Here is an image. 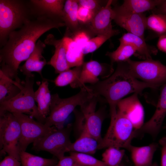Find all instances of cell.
Here are the masks:
<instances>
[{
  "label": "cell",
  "mask_w": 166,
  "mask_h": 166,
  "mask_svg": "<svg viewBox=\"0 0 166 166\" xmlns=\"http://www.w3.org/2000/svg\"><path fill=\"white\" fill-rule=\"evenodd\" d=\"M65 26L60 20L45 15H38L26 22L18 30L11 32L0 50V70L18 83L20 63L26 61L33 51L38 38L49 30Z\"/></svg>",
  "instance_id": "obj_1"
},
{
  "label": "cell",
  "mask_w": 166,
  "mask_h": 166,
  "mask_svg": "<svg viewBox=\"0 0 166 166\" xmlns=\"http://www.w3.org/2000/svg\"><path fill=\"white\" fill-rule=\"evenodd\" d=\"M115 70L109 77L86 88L94 96L104 98L109 105L111 117L117 111V105L123 98L131 93L141 94L147 88L157 89L152 85L139 81L130 73L126 61L117 63Z\"/></svg>",
  "instance_id": "obj_2"
},
{
  "label": "cell",
  "mask_w": 166,
  "mask_h": 166,
  "mask_svg": "<svg viewBox=\"0 0 166 166\" xmlns=\"http://www.w3.org/2000/svg\"><path fill=\"white\" fill-rule=\"evenodd\" d=\"M37 15L30 0H0V47L5 45L11 32Z\"/></svg>",
  "instance_id": "obj_3"
},
{
  "label": "cell",
  "mask_w": 166,
  "mask_h": 166,
  "mask_svg": "<svg viewBox=\"0 0 166 166\" xmlns=\"http://www.w3.org/2000/svg\"><path fill=\"white\" fill-rule=\"evenodd\" d=\"M94 96L85 86L81 88L78 93L68 98H61L57 93L52 95L49 113L44 124L48 127L63 128L65 120L75 108L81 106Z\"/></svg>",
  "instance_id": "obj_4"
},
{
  "label": "cell",
  "mask_w": 166,
  "mask_h": 166,
  "mask_svg": "<svg viewBox=\"0 0 166 166\" xmlns=\"http://www.w3.org/2000/svg\"><path fill=\"white\" fill-rule=\"evenodd\" d=\"M135 130L130 121L117 110L115 115L111 118L109 127L98 144V150L109 147L128 150L135 138Z\"/></svg>",
  "instance_id": "obj_5"
},
{
  "label": "cell",
  "mask_w": 166,
  "mask_h": 166,
  "mask_svg": "<svg viewBox=\"0 0 166 166\" xmlns=\"http://www.w3.org/2000/svg\"><path fill=\"white\" fill-rule=\"evenodd\" d=\"M34 75L26 76L22 81V86L20 93L10 100L0 103V113L8 112L28 114L32 118L44 124L35 104L33 86Z\"/></svg>",
  "instance_id": "obj_6"
},
{
  "label": "cell",
  "mask_w": 166,
  "mask_h": 166,
  "mask_svg": "<svg viewBox=\"0 0 166 166\" xmlns=\"http://www.w3.org/2000/svg\"><path fill=\"white\" fill-rule=\"evenodd\" d=\"M99 97L94 96L91 99L80 106V112H74L76 121L81 127V132L88 133L96 139L99 144L101 141V130L105 117V108L96 111Z\"/></svg>",
  "instance_id": "obj_7"
},
{
  "label": "cell",
  "mask_w": 166,
  "mask_h": 166,
  "mask_svg": "<svg viewBox=\"0 0 166 166\" xmlns=\"http://www.w3.org/2000/svg\"><path fill=\"white\" fill-rule=\"evenodd\" d=\"M129 72L137 79L155 86L157 89L166 83V65L159 60L127 61Z\"/></svg>",
  "instance_id": "obj_8"
},
{
  "label": "cell",
  "mask_w": 166,
  "mask_h": 166,
  "mask_svg": "<svg viewBox=\"0 0 166 166\" xmlns=\"http://www.w3.org/2000/svg\"><path fill=\"white\" fill-rule=\"evenodd\" d=\"M21 136L19 124L11 113H0V149L20 161L18 145Z\"/></svg>",
  "instance_id": "obj_9"
},
{
  "label": "cell",
  "mask_w": 166,
  "mask_h": 166,
  "mask_svg": "<svg viewBox=\"0 0 166 166\" xmlns=\"http://www.w3.org/2000/svg\"><path fill=\"white\" fill-rule=\"evenodd\" d=\"M72 125L52 131L33 143V149L37 151H44L59 160L64 156L66 150L72 143L70 139Z\"/></svg>",
  "instance_id": "obj_10"
},
{
  "label": "cell",
  "mask_w": 166,
  "mask_h": 166,
  "mask_svg": "<svg viewBox=\"0 0 166 166\" xmlns=\"http://www.w3.org/2000/svg\"><path fill=\"white\" fill-rule=\"evenodd\" d=\"M12 113L18 120L20 127L21 136L18 145L19 152L26 151L30 144L33 143L56 128L54 126L47 127L44 124L35 121L25 114Z\"/></svg>",
  "instance_id": "obj_11"
},
{
  "label": "cell",
  "mask_w": 166,
  "mask_h": 166,
  "mask_svg": "<svg viewBox=\"0 0 166 166\" xmlns=\"http://www.w3.org/2000/svg\"><path fill=\"white\" fill-rule=\"evenodd\" d=\"M113 65L111 63H101L93 60L84 62L79 77L70 86L73 88H81L86 83L96 84L100 81L99 77L105 79L113 73Z\"/></svg>",
  "instance_id": "obj_12"
},
{
  "label": "cell",
  "mask_w": 166,
  "mask_h": 166,
  "mask_svg": "<svg viewBox=\"0 0 166 166\" xmlns=\"http://www.w3.org/2000/svg\"><path fill=\"white\" fill-rule=\"evenodd\" d=\"M113 9L114 13L113 20L117 24L126 30L128 32L145 39L146 17L144 14L132 12L121 6H116Z\"/></svg>",
  "instance_id": "obj_13"
},
{
  "label": "cell",
  "mask_w": 166,
  "mask_h": 166,
  "mask_svg": "<svg viewBox=\"0 0 166 166\" xmlns=\"http://www.w3.org/2000/svg\"><path fill=\"white\" fill-rule=\"evenodd\" d=\"M155 111L151 118L138 129L135 131V137L148 134L156 138L160 132L166 116V83L160 87Z\"/></svg>",
  "instance_id": "obj_14"
},
{
  "label": "cell",
  "mask_w": 166,
  "mask_h": 166,
  "mask_svg": "<svg viewBox=\"0 0 166 166\" xmlns=\"http://www.w3.org/2000/svg\"><path fill=\"white\" fill-rule=\"evenodd\" d=\"M113 2L112 0H108L106 4L95 15L91 22L82 26L81 30L86 32L91 38L112 31L113 29L112 21L114 15L112 7Z\"/></svg>",
  "instance_id": "obj_15"
},
{
  "label": "cell",
  "mask_w": 166,
  "mask_h": 166,
  "mask_svg": "<svg viewBox=\"0 0 166 166\" xmlns=\"http://www.w3.org/2000/svg\"><path fill=\"white\" fill-rule=\"evenodd\" d=\"M138 93H134L122 99L117 103V110L127 118L135 129L140 128L144 124V112L139 100Z\"/></svg>",
  "instance_id": "obj_16"
},
{
  "label": "cell",
  "mask_w": 166,
  "mask_h": 166,
  "mask_svg": "<svg viewBox=\"0 0 166 166\" xmlns=\"http://www.w3.org/2000/svg\"><path fill=\"white\" fill-rule=\"evenodd\" d=\"M44 42L55 48L54 53L47 64L54 68L55 73L59 74L70 69L66 59V46L63 38L57 39L53 34H49L47 36Z\"/></svg>",
  "instance_id": "obj_17"
},
{
  "label": "cell",
  "mask_w": 166,
  "mask_h": 166,
  "mask_svg": "<svg viewBox=\"0 0 166 166\" xmlns=\"http://www.w3.org/2000/svg\"><path fill=\"white\" fill-rule=\"evenodd\" d=\"M46 44L40 40L37 42L34 49L26 62L19 68L20 71L26 76H30L34 74L32 72L38 73L43 78L42 70L47 63L42 55Z\"/></svg>",
  "instance_id": "obj_18"
},
{
  "label": "cell",
  "mask_w": 166,
  "mask_h": 166,
  "mask_svg": "<svg viewBox=\"0 0 166 166\" xmlns=\"http://www.w3.org/2000/svg\"><path fill=\"white\" fill-rule=\"evenodd\" d=\"M36 13L45 15L63 22V10L65 1L64 0H30Z\"/></svg>",
  "instance_id": "obj_19"
},
{
  "label": "cell",
  "mask_w": 166,
  "mask_h": 166,
  "mask_svg": "<svg viewBox=\"0 0 166 166\" xmlns=\"http://www.w3.org/2000/svg\"><path fill=\"white\" fill-rule=\"evenodd\" d=\"M120 44H127L133 46L136 50L135 56L143 60L152 59V55H156V48L146 44L145 39L130 33L124 34L119 38Z\"/></svg>",
  "instance_id": "obj_20"
},
{
  "label": "cell",
  "mask_w": 166,
  "mask_h": 166,
  "mask_svg": "<svg viewBox=\"0 0 166 166\" xmlns=\"http://www.w3.org/2000/svg\"><path fill=\"white\" fill-rule=\"evenodd\" d=\"M79 5L77 0H65L63 10V19L66 29L65 35L73 36L81 31V26L77 17Z\"/></svg>",
  "instance_id": "obj_21"
},
{
  "label": "cell",
  "mask_w": 166,
  "mask_h": 166,
  "mask_svg": "<svg viewBox=\"0 0 166 166\" xmlns=\"http://www.w3.org/2000/svg\"><path fill=\"white\" fill-rule=\"evenodd\" d=\"M158 147V144L153 142L141 147L131 145L128 150L131 152L134 166H147L152 163L154 154Z\"/></svg>",
  "instance_id": "obj_22"
},
{
  "label": "cell",
  "mask_w": 166,
  "mask_h": 166,
  "mask_svg": "<svg viewBox=\"0 0 166 166\" xmlns=\"http://www.w3.org/2000/svg\"><path fill=\"white\" fill-rule=\"evenodd\" d=\"M52 95L49 88L47 80H43L38 89L34 93V99L38 104L39 114L44 124L49 115L51 101Z\"/></svg>",
  "instance_id": "obj_23"
},
{
  "label": "cell",
  "mask_w": 166,
  "mask_h": 166,
  "mask_svg": "<svg viewBox=\"0 0 166 166\" xmlns=\"http://www.w3.org/2000/svg\"><path fill=\"white\" fill-rule=\"evenodd\" d=\"M80 136L67 148L66 152H74L92 155L97 150L99 143L94 138L85 131H81Z\"/></svg>",
  "instance_id": "obj_24"
},
{
  "label": "cell",
  "mask_w": 166,
  "mask_h": 166,
  "mask_svg": "<svg viewBox=\"0 0 166 166\" xmlns=\"http://www.w3.org/2000/svg\"><path fill=\"white\" fill-rule=\"evenodd\" d=\"M22 85L8 77L0 71V103L12 99L20 92Z\"/></svg>",
  "instance_id": "obj_25"
},
{
  "label": "cell",
  "mask_w": 166,
  "mask_h": 166,
  "mask_svg": "<svg viewBox=\"0 0 166 166\" xmlns=\"http://www.w3.org/2000/svg\"><path fill=\"white\" fill-rule=\"evenodd\" d=\"M63 38L66 44V57L69 66L71 68L81 66L84 55L82 49L72 38L65 35Z\"/></svg>",
  "instance_id": "obj_26"
},
{
  "label": "cell",
  "mask_w": 166,
  "mask_h": 166,
  "mask_svg": "<svg viewBox=\"0 0 166 166\" xmlns=\"http://www.w3.org/2000/svg\"><path fill=\"white\" fill-rule=\"evenodd\" d=\"M165 0H124L121 6L129 11L138 14L153 10Z\"/></svg>",
  "instance_id": "obj_27"
},
{
  "label": "cell",
  "mask_w": 166,
  "mask_h": 166,
  "mask_svg": "<svg viewBox=\"0 0 166 166\" xmlns=\"http://www.w3.org/2000/svg\"><path fill=\"white\" fill-rule=\"evenodd\" d=\"M21 166H55L58 159L45 158L34 155L26 151L20 152Z\"/></svg>",
  "instance_id": "obj_28"
},
{
  "label": "cell",
  "mask_w": 166,
  "mask_h": 166,
  "mask_svg": "<svg viewBox=\"0 0 166 166\" xmlns=\"http://www.w3.org/2000/svg\"><path fill=\"white\" fill-rule=\"evenodd\" d=\"M136 50L132 45L127 44H120L117 49L112 52H108L105 55L108 57L111 63L126 61L132 55H135Z\"/></svg>",
  "instance_id": "obj_29"
},
{
  "label": "cell",
  "mask_w": 166,
  "mask_h": 166,
  "mask_svg": "<svg viewBox=\"0 0 166 166\" xmlns=\"http://www.w3.org/2000/svg\"><path fill=\"white\" fill-rule=\"evenodd\" d=\"M120 33L119 30L113 29L110 32L98 34L92 38L82 48L83 53L85 55L95 51L108 39Z\"/></svg>",
  "instance_id": "obj_30"
},
{
  "label": "cell",
  "mask_w": 166,
  "mask_h": 166,
  "mask_svg": "<svg viewBox=\"0 0 166 166\" xmlns=\"http://www.w3.org/2000/svg\"><path fill=\"white\" fill-rule=\"evenodd\" d=\"M146 29L154 31L159 37L166 33V15L152 13L146 17Z\"/></svg>",
  "instance_id": "obj_31"
},
{
  "label": "cell",
  "mask_w": 166,
  "mask_h": 166,
  "mask_svg": "<svg viewBox=\"0 0 166 166\" xmlns=\"http://www.w3.org/2000/svg\"><path fill=\"white\" fill-rule=\"evenodd\" d=\"M81 67L82 65L75 67L59 73L54 81L55 85L59 87L70 85L79 77Z\"/></svg>",
  "instance_id": "obj_32"
},
{
  "label": "cell",
  "mask_w": 166,
  "mask_h": 166,
  "mask_svg": "<svg viewBox=\"0 0 166 166\" xmlns=\"http://www.w3.org/2000/svg\"><path fill=\"white\" fill-rule=\"evenodd\" d=\"M125 150L114 147L107 148L102 154V161L106 166H118L124 155Z\"/></svg>",
  "instance_id": "obj_33"
},
{
  "label": "cell",
  "mask_w": 166,
  "mask_h": 166,
  "mask_svg": "<svg viewBox=\"0 0 166 166\" xmlns=\"http://www.w3.org/2000/svg\"><path fill=\"white\" fill-rule=\"evenodd\" d=\"M69 154L80 166H106L102 160L90 154L74 152H70Z\"/></svg>",
  "instance_id": "obj_34"
},
{
  "label": "cell",
  "mask_w": 166,
  "mask_h": 166,
  "mask_svg": "<svg viewBox=\"0 0 166 166\" xmlns=\"http://www.w3.org/2000/svg\"><path fill=\"white\" fill-rule=\"evenodd\" d=\"M79 6L84 7L93 12L96 14L108 2V0H77Z\"/></svg>",
  "instance_id": "obj_35"
},
{
  "label": "cell",
  "mask_w": 166,
  "mask_h": 166,
  "mask_svg": "<svg viewBox=\"0 0 166 166\" xmlns=\"http://www.w3.org/2000/svg\"><path fill=\"white\" fill-rule=\"evenodd\" d=\"M95 15V13L90 10L79 6L77 11V17L81 28L82 26L89 24L91 22Z\"/></svg>",
  "instance_id": "obj_36"
},
{
  "label": "cell",
  "mask_w": 166,
  "mask_h": 166,
  "mask_svg": "<svg viewBox=\"0 0 166 166\" xmlns=\"http://www.w3.org/2000/svg\"><path fill=\"white\" fill-rule=\"evenodd\" d=\"M71 38L81 49L91 38L86 32L83 31L78 32Z\"/></svg>",
  "instance_id": "obj_37"
},
{
  "label": "cell",
  "mask_w": 166,
  "mask_h": 166,
  "mask_svg": "<svg viewBox=\"0 0 166 166\" xmlns=\"http://www.w3.org/2000/svg\"><path fill=\"white\" fill-rule=\"evenodd\" d=\"M55 166H80L74 158L71 156H64L59 160Z\"/></svg>",
  "instance_id": "obj_38"
},
{
  "label": "cell",
  "mask_w": 166,
  "mask_h": 166,
  "mask_svg": "<svg viewBox=\"0 0 166 166\" xmlns=\"http://www.w3.org/2000/svg\"><path fill=\"white\" fill-rule=\"evenodd\" d=\"M20 161L10 155L6 157L0 163V166H21Z\"/></svg>",
  "instance_id": "obj_39"
},
{
  "label": "cell",
  "mask_w": 166,
  "mask_h": 166,
  "mask_svg": "<svg viewBox=\"0 0 166 166\" xmlns=\"http://www.w3.org/2000/svg\"><path fill=\"white\" fill-rule=\"evenodd\" d=\"M159 142L161 147V166H166V136L161 138Z\"/></svg>",
  "instance_id": "obj_40"
},
{
  "label": "cell",
  "mask_w": 166,
  "mask_h": 166,
  "mask_svg": "<svg viewBox=\"0 0 166 166\" xmlns=\"http://www.w3.org/2000/svg\"><path fill=\"white\" fill-rule=\"evenodd\" d=\"M157 43V47L160 50L166 53V35L160 36Z\"/></svg>",
  "instance_id": "obj_41"
},
{
  "label": "cell",
  "mask_w": 166,
  "mask_h": 166,
  "mask_svg": "<svg viewBox=\"0 0 166 166\" xmlns=\"http://www.w3.org/2000/svg\"><path fill=\"white\" fill-rule=\"evenodd\" d=\"M153 14H161L166 15V0L161 5L152 10Z\"/></svg>",
  "instance_id": "obj_42"
},
{
  "label": "cell",
  "mask_w": 166,
  "mask_h": 166,
  "mask_svg": "<svg viewBox=\"0 0 166 166\" xmlns=\"http://www.w3.org/2000/svg\"><path fill=\"white\" fill-rule=\"evenodd\" d=\"M147 166H159L156 163H152L151 164Z\"/></svg>",
  "instance_id": "obj_43"
},
{
  "label": "cell",
  "mask_w": 166,
  "mask_h": 166,
  "mask_svg": "<svg viewBox=\"0 0 166 166\" xmlns=\"http://www.w3.org/2000/svg\"><path fill=\"white\" fill-rule=\"evenodd\" d=\"M118 166H125L123 164L121 163V164Z\"/></svg>",
  "instance_id": "obj_44"
},
{
  "label": "cell",
  "mask_w": 166,
  "mask_h": 166,
  "mask_svg": "<svg viewBox=\"0 0 166 166\" xmlns=\"http://www.w3.org/2000/svg\"><path fill=\"white\" fill-rule=\"evenodd\" d=\"M163 129H166V125L165 126H164L163 127Z\"/></svg>",
  "instance_id": "obj_45"
},
{
  "label": "cell",
  "mask_w": 166,
  "mask_h": 166,
  "mask_svg": "<svg viewBox=\"0 0 166 166\" xmlns=\"http://www.w3.org/2000/svg\"><path fill=\"white\" fill-rule=\"evenodd\" d=\"M166 34V33H165V34Z\"/></svg>",
  "instance_id": "obj_46"
}]
</instances>
